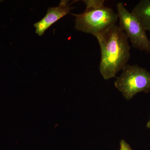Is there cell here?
I'll return each mask as SVG.
<instances>
[{
  "mask_svg": "<svg viewBox=\"0 0 150 150\" xmlns=\"http://www.w3.org/2000/svg\"><path fill=\"white\" fill-rule=\"evenodd\" d=\"M96 37L101 51L99 65L100 74L105 80L115 77L127 64L130 59L131 47L129 38L116 25Z\"/></svg>",
  "mask_w": 150,
  "mask_h": 150,
  "instance_id": "obj_1",
  "label": "cell"
},
{
  "mask_svg": "<svg viewBox=\"0 0 150 150\" xmlns=\"http://www.w3.org/2000/svg\"><path fill=\"white\" fill-rule=\"evenodd\" d=\"M85 11L75 17V28L77 30L92 34L95 36L104 32L115 25L117 14L104 5L103 0H84Z\"/></svg>",
  "mask_w": 150,
  "mask_h": 150,
  "instance_id": "obj_2",
  "label": "cell"
},
{
  "mask_svg": "<svg viewBox=\"0 0 150 150\" xmlns=\"http://www.w3.org/2000/svg\"><path fill=\"white\" fill-rule=\"evenodd\" d=\"M115 82V86L129 100L139 93L150 91V73L137 65L126 64Z\"/></svg>",
  "mask_w": 150,
  "mask_h": 150,
  "instance_id": "obj_3",
  "label": "cell"
},
{
  "mask_svg": "<svg viewBox=\"0 0 150 150\" xmlns=\"http://www.w3.org/2000/svg\"><path fill=\"white\" fill-rule=\"evenodd\" d=\"M116 7L119 27L130 39L132 46L141 51L150 52V40L146 30L137 18L126 8L123 3H118Z\"/></svg>",
  "mask_w": 150,
  "mask_h": 150,
  "instance_id": "obj_4",
  "label": "cell"
},
{
  "mask_svg": "<svg viewBox=\"0 0 150 150\" xmlns=\"http://www.w3.org/2000/svg\"><path fill=\"white\" fill-rule=\"evenodd\" d=\"M76 1L69 4V1L62 0L58 6L48 8L46 16L40 21L34 23L35 33L39 36L43 35L51 25L70 13V11L73 9L71 5Z\"/></svg>",
  "mask_w": 150,
  "mask_h": 150,
  "instance_id": "obj_5",
  "label": "cell"
},
{
  "mask_svg": "<svg viewBox=\"0 0 150 150\" xmlns=\"http://www.w3.org/2000/svg\"><path fill=\"white\" fill-rule=\"evenodd\" d=\"M131 12L144 29L150 31V0L140 1Z\"/></svg>",
  "mask_w": 150,
  "mask_h": 150,
  "instance_id": "obj_6",
  "label": "cell"
},
{
  "mask_svg": "<svg viewBox=\"0 0 150 150\" xmlns=\"http://www.w3.org/2000/svg\"><path fill=\"white\" fill-rule=\"evenodd\" d=\"M120 150H133L130 145L124 140H121L120 143Z\"/></svg>",
  "mask_w": 150,
  "mask_h": 150,
  "instance_id": "obj_7",
  "label": "cell"
},
{
  "mask_svg": "<svg viewBox=\"0 0 150 150\" xmlns=\"http://www.w3.org/2000/svg\"><path fill=\"white\" fill-rule=\"evenodd\" d=\"M146 127L149 129H150V119L149 121L148 122L147 124Z\"/></svg>",
  "mask_w": 150,
  "mask_h": 150,
  "instance_id": "obj_8",
  "label": "cell"
}]
</instances>
